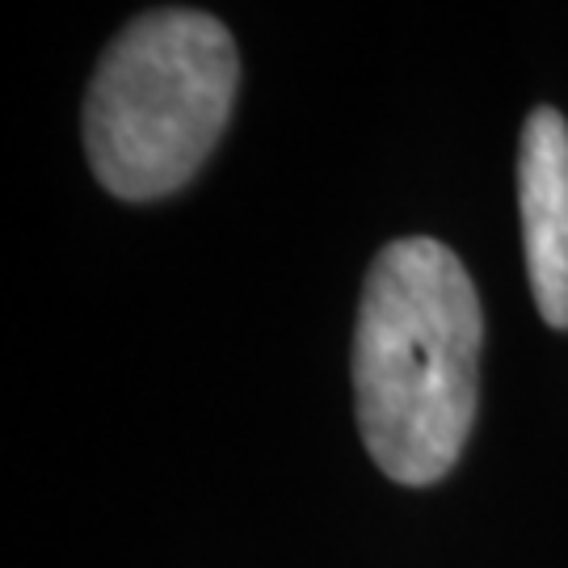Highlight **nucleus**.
<instances>
[{"instance_id":"1","label":"nucleus","mask_w":568,"mask_h":568,"mask_svg":"<svg viewBox=\"0 0 568 568\" xmlns=\"http://www.w3.org/2000/svg\"><path fill=\"white\" fill-rule=\"evenodd\" d=\"M485 312L447 244L379 248L354 328V400L371 459L396 485H434L459 464L480 400Z\"/></svg>"},{"instance_id":"2","label":"nucleus","mask_w":568,"mask_h":568,"mask_svg":"<svg viewBox=\"0 0 568 568\" xmlns=\"http://www.w3.org/2000/svg\"><path fill=\"white\" fill-rule=\"evenodd\" d=\"M241 84L227 26L199 9H152L102 55L84 148L110 194L148 203L182 190L224 135Z\"/></svg>"},{"instance_id":"3","label":"nucleus","mask_w":568,"mask_h":568,"mask_svg":"<svg viewBox=\"0 0 568 568\" xmlns=\"http://www.w3.org/2000/svg\"><path fill=\"white\" fill-rule=\"evenodd\" d=\"M518 211L535 307L551 328H568V122L548 105L523 126Z\"/></svg>"}]
</instances>
